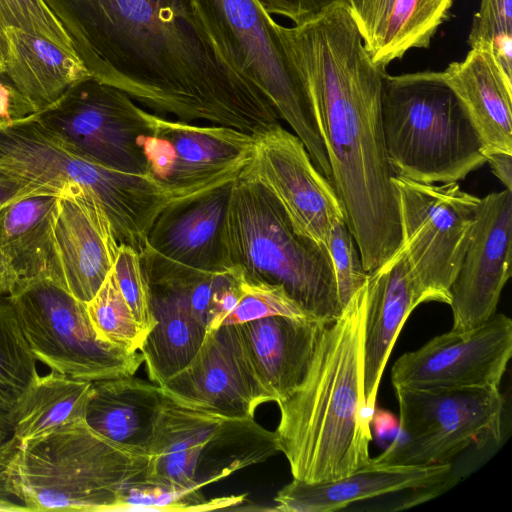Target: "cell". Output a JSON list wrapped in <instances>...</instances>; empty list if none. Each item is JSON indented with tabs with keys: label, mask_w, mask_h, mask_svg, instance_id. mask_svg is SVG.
I'll return each mask as SVG.
<instances>
[{
	"label": "cell",
	"mask_w": 512,
	"mask_h": 512,
	"mask_svg": "<svg viewBox=\"0 0 512 512\" xmlns=\"http://www.w3.org/2000/svg\"><path fill=\"white\" fill-rule=\"evenodd\" d=\"M90 74L159 116L250 135L280 123L225 58L192 0H43Z\"/></svg>",
	"instance_id": "obj_1"
},
{
	"label": "cell",
	"mask_w": 512,
	"mask_h": 512,
	"mask_svg": "<svg viewBox=\"0 0 512 512\" xmlns=\"http://www.w3.org/2000/svg\"><path fill=\"white\" fill-rule=\"evenodd\" d=\"M309 95L346 224L370 272L401 243L398 201L387 160L374 64L345 2L292 27L278 25Z\"/></svg>",
	"instance_id": "obj_2"
},
{
	"label": "cell",
	"mask_w": 512,
	"mask_h": 512,
	"mask_svg": "<svg viewBox=\"0 0 512 512\" xmlns=\"http://www.w3.org/2000/svg\"><path fill=\"white\" fill-rule=\"evenodd\" d=\"M366 304L365 282L323 329L299 386L277 403L275 433L293 479L331 481L371 461L363 371Z\"/></svg>",
	"instance_id": "obj_3"
},
{
	"label": "cell",
	"mask_w": 512,
	"mask_h": 512,
	"mask_svg": "<svg viewBox=\"0 0 512 512\" xmlns=\"http://www.w3.org/2000/svg\"><path fill=\"white\" fill-rule=\"evenodd\" d=\"M150 456L95 432L85 419L16 444L8 489L27 511H118L127 485L145 477Z\"/></svg>",
	"instance_id": "obj_4"
},
{
	"label": "cell",
	"mask_w": 512,
	"mask_h": 512,
	"mask_svg": "<svg viewBox=\"0 0 512 512\" xmlns=\"http://www.w3.org/2000/svg\"><path fill=\"white\" fill-rule=\"evenodd\" d=\"M223 237L228 266L246 281L283 287L326 323L341 314L327 248L300 235L277 200L244 170L232 184Z\"/></svg>",
	"instance_id": "obj_5"
},
{
	"label": "cell",
	"mask_w": 512,
	"mask_h": 512,
	"mask_svg": "<svg viewBox=\"0 0 512 512\" xmlns=\"http://www.w3.org/2000/svg\"><path fill=\"white\" fill-rule=\"evenodd\" d=\"M381 121L395 176L426 184L452 183L486 163L480 139L441 72L386 73Z\"/></svg>",
	"instance_id": "obj_6"
},
{
	"label": "cell",
	"mask_w": 512,
	"mask_h": 512,
	"mask_svg": "<svg viewBox=\"0 0 512 512\" xmlns=\"http://www.w3.org/2000/svg\"><path fill=\"white\" fill-rule=\"evenodd\" d=\"M229 63L252 81L302 141L315 167L332 179L328 155L306 86L291 61L278 23L257 0H192Z\"/></svg>",
	"instance_id": "obj_7"
},
{
	"label": "cell",
	"mask_w": 512,
	"mask_h": 512,
	"mask_svg": "<svg viewBox=\"0 0 512 512\" xmlns=\"http://www.w3.org/2000/svg\"><path fill=\"white\" fill-rule=\"evenodd\" d=\"M280 452L275 432L254 417L230 418L179 403L164 393L144 479L201 489Z\"/></svg>",
	"instance_id": "obj_8"
},
{
	"label": "cell",
	"mask_w": 512,
	"mask_h": 512,
	"mask_svg": "<svg viewBox=\"0 0 512 512\" xmlns=\"http://www.w3.org/2000/svg\"><path fill=\"white\" fill-rule=\"evenodd\" d=\"M8 299L32 354L51 370L97 381L132 376L144 363L141 353L99 340L86 304L49 278L20 279Z\"/></svg>",
	"instance_id": "obj_9"
},
{
	"label": "cell",
	"mask_w": 512,
	"mask_h": 512,
	"mask_svg": "<svg viewBox=\"0 0 512 512\" xmlns=\"http://www.w3.org/2000/svg\"><path fill=\"white\" fill-rule=\"evenodd\" d=\"M394 389L399 436L372 458L376 464H443L483 440L501 439L504 398L499 389Z\"/></svg>",
	"instance_id": "obj_10"
},
{
	"label": "cell",
	"mask_w": 512,
	"mask_h": 512,
	"mask_svg": "<svg viewBox=\"0 0 512 512\" xmlns=\"http://www.w3.org/2000/svg\"><path fill=\"white\" fill-rule=\"evenodd\" d=\"M34 116L80 156L113 170L149 177L147 143L153 113L124 91L89 76Z\"/></svg>",
	"instance_id": "obj_11"
},
{
	"label": "cell",
	"mask_w": 512,
	"mask_h": 512,
	"mask_svg": "<svg viewBox=\"0 0 512 512\" xmlns=\"http://www.w3.org/2000/svg\"><path fill=\"white\" fill-rule=\"evenodd\" d=\"M401 243L426 302L450 304V288L462 264L479 197L457 182L426 184L393 176Z\"/></svg>",
	"instance_id": "obj_12"
},
{
	"label": "cell",
	"mask_w": 512,
	"mask_h": 512,
	"mask_svg": "<svg viewBox=\"0 0 512 512\" xmlns=\"http://www.w3.org/2000/svg\"><path fill=\"white\" fill-rule=\"evenodd\" d=\"M147 143L149 177L189 199L235 181L249 164L253 136L218 125H197L153 113Z\"/></svg>",
	"instance_id": "obj_13"
},
{
	"label": "cell",
	"mask_w": 512,
	"mask_h": 512,
	"mask_svg": "<svg viewBox=\"0 0 512 512\" xmlns=\"http://www.w3.org/2000/svg\"><path fill=\"white\" fill-rule=\"evenodd\" d=\"M511 356L512 320L495 313L476 327L451 329L403 354L391 382L408 389H499Z\"/></svg>",
	"instance_id": "obj_14"
},
{
	"label": "cell",
	"mask_w": 512,
	"mask_h": 512,
	"mask_svg": "<svg viewBox=\"0 0 512 512\" xmlns=\"http://www.w3.org/2000/svg\"><path fill=\"white\" fill-rule=\"evenodd\" d=\"M252 136V157L244 172L269 191L300 235L327 248L331 227L345 220L333 185L302 141L280 124Z\"/></svg>",
	"instance_id": "obj_15"
},
{
	"label": "cell",
	"mask_w": 512,
	"mask_h": 512,
	"mask_svg": "<svg viewBox=\"0 0 512 512\" xmlns=\"http://www.w3.org/2000/svg\"><path fill=\"white\" fill-rule=\"evenodd\" d=\"M160 387L179 403L230 418L254 417L273 402L235 324L207 331L190 362Z\"/></svg>",
	"instance_id": "obj_16"
},
{
	"label": "cell",
	"mask_w": 512,
	"mask_h": 512,
	"mask_svg": "<svg viewBox=\"0 0 512 512\" xmlns=\"http://www.w3.org/2000/svg\"><path fill=\"white\" fill-rule=\"evenodd\" d=\"M512 191L479 199L470 240L450 288L452 329L476 327L496 313L511 277Z\"/></svg>",
	"instance_id": "obj_17"
},
{
	"label": "cell",
	"mask_w": 512,
	"mask_h": 512,
	"mask_svg": "<svg viewBox=\"0 0 512 512\" xmlns=\"http://www.w3.org/2000/svg\"><path fill=\"white\" fill-rule=\"evenodd\" d=\"M119 245L90 192L81 189L60 197L53 222L55 282L86 304L112 271Z\"/></svg>",
	"instance_id": "obj_18"
},
{
	"label": "cell",
	"mask_w": 512,
	"mask_h": 512,
	"mask_svg": "<svg viewBox=\"0 0 512 512\" xmlns=\"http://www.w3.org/2000/svg\"><path fill=\"white\" fill-rule=\"evenodd\" d=\"M364 327V399L369 416L391 351L411 312L425 303L406 255L399 246L393 255L368 272Z\"/></svg>",
	"instance_id": "obj_19"
},
{
	"label": "cell",
	"mask_w": 512,
	"mask_h": 512,
	"mask_svg": "<svg viewBox=\"0 0 512 512\" xmlns=\"http://www.w3.org/2000/svg\"><path fill=\"white\" fill-rule=\"evenodd\" d=\"M233 182L167 207L150 228L145 247L195 269H229L223 236Z\"/></svg>",
	"instance_id": "obj_20"
},
{
	"label": "cell",
	"mask_w": 512,
	"mask_h": 512,
	"mask_svg": "<svg viewBox=\"0 0 512 512\" xmlns=\"http://www.w3.org/2000/svg\"><path fill=\"white\" fill-rule=\"evenodd\" d=\"M442 77L466 111L488 154H512V78L494 56L491 44L480 41L462 61L451 62Z\"/></svg>",
	"instance_id": "obj_21"
},
{
	"label": "cell",
	"mask_w": 512,
	"mask_h": 512,
	"mask_svg": "<svg viewBox=\"0 0 512 512\" xmlns=\"http://www.w3.org/2000/svg\"><path fill=\"white\" fill-rule=\"evenodd\" d=\"M450 463L384 465L371 461L355 472L331 481L307 483L293 479L280 489L275 511L333 512L353 502L407 489H426L447 479Z\"/></svg>",
	"instance_id": "obj_22"
},
{
	"label": "cell",
	"mask_w": 512,
	"mask_h": 512,
	"mask_svg": "<svg viewBox=\"0 0 512 512\" xmlns=\"http://www.w3.org/2000/svg\"><path fill=\"white\" fill-rule=\"evenodd\" d=\"M327 324L285 316L239 324L254 368L273 402L286 400L299 386Z\"/></svg>",
	"instance_id": "obj_23"
},
{
	"label": "cell",
	"mask_w": 512,
	"mask_h": 512,
	"mask_svg": "<svg viewBox=\"0 0 512 512\" xmlns=\"http://www.w3.org/2000/svg\"><path fill=\"white\" fill-rule=\"evenodd\" d=\"M163 396L159 385L134 375L93 381L85 421L121 447L150 456Z\"/></svg>",
	"instance_id": "obj_24"
},
{
	"label": "cell",
	"mask_w": 512,
	"mask_h": 512,
	"mask_svg": "<svg viewBox=\"0 0 512 512\" xmlns=\"http://www.w3.org/2000/svg\"><path fill=\"white\" fill-rule=\"evenodd\" d=\"M9 53L4 73L37 112L53 105L74 83L92 76L80 58L43 36L6 29Z\"/></svg>",
	"instance_id": "obj_25"
},
{
	"label": "cell",
	"mask_w": 512,
	"mask_h": 512,
	"mask_svg": "<svg viewBox=\"0 0 512 512\" xmlns=\"http://www.w3.org/2000/svg\"><path fill=\"white\" fill-rule=\"evenodd\" d=\"M62 195L32 194L0 209V248L19 279L55 280L53 222Z\"/></svg>",
	"instance_id": "obj_26"
},
{
	"label": "cell",
	"mask_w": 512,
	"mask_h": 512,
	"mask_svg": "<svg viewBox=\"0 0 512 512\" xmlns=\"http://www.w3.org/2000/svg\"><path fill=\"white\" fill-rule=\"evenodd\" d=\"M148 290L156 325L146 336L140 352L150 381L160 386L190 362L207 328L180 300Z\"/></svg>",
	"instance_id": "obj_27"
},
{
	"label": "cell",
	"mask_w": 512,
	"mask_h": 512,
	"mask_svg": "<svg viewBox=\"0 0 512 512\" xmlns=\"http://www.w3.org/2000/svg\"><path fill=\"white\" fill-rule=\"evenodd\" d=\"M92 382L54 370L44 376L38 375L11 413V436L22 444L71 421L85 419Z\"/></svg>",
	"instance_id": "obj_28"
},
{
	"label": "cell",
	"mask_w": 512,
	"mask_h": 512,
	"mask_svg": "<svg viewBox=\"0 0 512 512\" xmlns=\"http://www.w3.org/2000/svg\"><path fill=\"white\" fill-rule=\"evenodd\" d=\"M453 0H394L380 39L369 54L381 68L413 48H428L448 19Z\"/></svg>",
	"instance_id": "obj_29"
},
{
	"label": "cell",
	"mask_w": 512,
	"mask_h": 512,
	"mask_svg": "<svg viewBox=\"0 0 512 512\" xmlns=\"http://www.w3.org/2000/svg\"><path fill=\"white\" fill-rule=\"evenodd\" d=\"M8 296L0 297V413H11L29 384L39 375Z\"/></svg>",
	"instance_id": "obj_30"
},
{
	"label": "cell",
	"mask_w": 512,
	"mask_h": 512,
	"mask_svg": "<svg viewBox=\"0 0 512 512\" xmlns=\"http://www.w3.org/2000/svg\"><path fill=\"white\" fill-rule=\"evenodd\" d=\"M86 310L99 340L129 352L141 349L148 334L133 316L113 269L94 297L86 303Z\"/></svg>",
	"instance_id": "obj_31"
},
{
	"label": "cell",
	"mask_w": 512,
	"mask_h": 512,
	"mask_svg": "<svg viewBox=\"0 0 512 512\" xmlns=\"http://www.w3.org/2000/svg\"><path fill=\"white\" fill-rule=\"evenodd\" d=\"M245 496L207 500L201 489L178 488L142 478L125 487L119 510L209 511L239 505Z\"/></svg>",
	"instance_id": "obj_32"
},
{
	"label": "cell",
	"mask_w": 512,
	"mask_h": 512,
	"mask_svg": "<svg viewBox=\"0 0 512 512\" xmlns=\"http://www.w3.org/2000/svg\"><path fill=\"white\" fill-rule=\"evenodd\" d=\"M243 290L239 303L221 325H239L271 316L314 318L279 285L250 282L244 279Z\"/></svg>",
	"instance_id": "obj_33"
},
{
	"label": "cell",
	"mask_w": 512,
	"mask_h": 512,
	"mask_svg": "<svg viewBox=\"0 0 512 512\" xmlns=\"http://www.w3.org/2000/svg\"><path fill=\"white\" fill-rule=\"evenodd\" d=\"M487 41L506 74L512 78V0H481L468 36L469 46Z\"/></svg>",
	"instance_id": "obj_34"
},
{
	"label": "cell",
	"mask_w": 512,
	"mask_h": 512,
	"mask_svg": "<svg viewBox=\"0 0 512 512\" xmlns=\"http://www.w3.org/2000/svg\"><path fill=\"white\" fill-rule=\"evenodd\" d=\"M327 250L333 266L339 302L343 308L368 277L358 246L345 220H340L331 227Z\"/></svg>",
	"instance_id": "obj_35"
},
{
	"label": "cell",
	"mask_w": 512,
	"mask_h": 512,
	"mask_svg": "<svg viewBox=\"0 0 512 512\" xmlns=\"http://www.w3.org/2000/svg\"><path fill=\"white\" fill-rule=\"evenodd\" d=\"M0 26L43 36L76 54L70 37L43 0H0Z\"/></svg>",
	"instance_id": "obj_36"
},
{
	"label": "cell",
	"mask_w": 512,
	"mask_h": 512,
	"mask_svg": "<svg viewBox=\"0 0 512 512\" xmlns=\"http://www.w3.org/2000/svg\"><path fill=\"white\" fill-rule=\"evenodd\" d=\"M113 272L133 316L142 329L149 334L156 325V321L150 309L149 290L142 270L140 254L128 245L120 244Z\"/></svg>",
	"instance_id": "obj_37"
},
{
	"label": "cell",
	"mask_w": 512,
	"mask_h": 512,
	"mask_svg": "<svg viewBox=\"0 0 512 512\" xmlns=\"http://www.w3.org/2000/svg\"><path fill=\"white\" fill-rule=\"evenodd\" d=\"M394 0H346L363 44L370 54L378 44L381 32Z\"/></svg>",
	"instance_id": "obj_38"
},
{
	"label": "cell",
	"mask_w": 512,
	"mask_h": 512,
	"mask_svg": "<svg viewBox=\"0 0 512 512\" xmlns=\"http://www.w3.org/2000/svg\"><path fill=\"white\" fill-rule=\"evenodd\" d=\"M346 0H257L270 15H278L299 25L333 6Z\"/></svg>",
	"instance_id": "obj_39"
},
{
	"label": "cell",
	"mask_w": 512,
	"mask_h": 512,
	"mask_svg": "<svg viewBox=\"0 0 512 512\" xmlns=\"http://www.w3.org/2000/svg\"><path fill=\"white\" fill-rule=\"evenodd\" d=\"M36 113L32 102L0 71V125L19 121Z\"/></svg>",
	"instance_id": "obj_40"
},
{
	"label": "cell",
	"mask_w": 512,
	"mask_h": 512,
	"mask_svg": "<svg viewBox=\"0 0 512 512\" xmlns=\"http://www.w3.org/2000/svg\"><path fill=\"white\" fill-rule=\"evenodd\" d=\"M17 441L11 432L0 429V511H27L18 501L14 500L8 489V465L16 449Z\"/></svg>",
	"instance_id": "obj_41"
},
{
	"label": "cell",
	"mask_w": 512,
	"mask_h": 512,
	"mask_svg": "<svg viewBox=\"0 0 512 512\" xmlns=\"http://www.w3.org/2000/svg\"><path fill=\"white\" fill-rule=\"evenodd\" d=\"M47 192L60 193L46 186L0 170V209L23 197Z\"/></svg>",
	"instance_id": "obj_42"
},
{
	"label": "cell",
	"mask_w": 512,
	"mask_h": 512,
	"mask_svg": "<svg viewBox=\"0 0 512 512\" xmlns=\"http://www.w3.org/2000/svg\"><path fill=\"white\" fill-rule=\"evenodd\" d=\"M486 163L504 188L512 191V154L502 152L488 154Z\"/></svg>",
	"instance_id": "obj_43"
},
{
	"label": "cell",
	"mask_w": 512,
	"mask_h": 512,
	"mask_svg": "<svg viewBox=\"0 0 512 512\" xmlns=\"http://www.w3.org/2000/svg\"><path fill=\"white\" fill-rule=\"evenodd\" d=\"M19 280L11 261L0 248V297L10 295Z\"/></svg>",
	"instance_id": "obj_44"
},
{
	"label": "cell",
	"mask_w": 512,
	"mask_h": 512,
	"mask_svg": "<svg viewBox=\"0 0 512 512\" xmlns=\"http://www.w3.org/2000/svg\"><path fill=\"white\" fill-rule=\"evenodd\" d=\"M9 53V41L6 30L0 26V71L4 72V67Z\"/></svg>",
	"instance_id": "obj_45"
},
{
	"label": "cell",
	"mask_w": 512,
	"mask_h": 512,
	"mask_svg": "<svg viewBox=\"0 0 512 512\" xmlns=\"http://www.w3.org/2000/svg\"><path fill=\"white\" fill-rule=\"evenodd\" d=\"M0 429L11 432V418L3 413H0Z\"/></svg>",
	"instance_id": "obj_46"
}]
</instances>
